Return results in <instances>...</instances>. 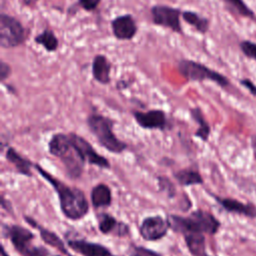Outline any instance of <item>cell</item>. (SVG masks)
Instances as JSON below:
<instances>
[{
  "instance_id": "cell-35",
  "label": "cell",
  "mask_w": 256,
  "mask_h": 256,
  "mask_svg": "<svg viewBox=\"0 0 256 256\" xmlns=\"http://www.w3.org/2000/svg\"><path fill=\"white\" fill-rule=\"evenodd\" d=\"M55 256H59V255H55Z\"/></svg>"
},
{
  "instance_id": "cell-25",
  "label": "cell",
  "mask_w": 256,
  "mask_h": 256,
  "mask_svg": "<svg viewBox=\"0 0 256 256\" xmlns=\"http://www.w3.org/2000/svg\"><path fill=\"white\" fill-rule=\"evenodd\" d=\"M226 9L233 15L240 16L243 18H249V19H256V15L249 8V6L243 1V0H221Z\"/></svg>"
},
{
  "instance_id": "cell-5",
  "label": "cell",
  "mask_w": 256,
  "mask_h": 256,
  "mask_svg": "<svg viewBox=\"0 0 256 256\" xmlns=\"http://www.w3.org/2000/svg\"><path fill=\"white\" fill-rule=\"evenodd\" d=\"M2 234L22 256H55L51 255L45 247L34 245L35 234L21 225L4 224L2 226Z\"/></svg>"
},
{
  "instance_id": "cell-30",
  "label": "cell",
  "mask_w": 256,
  "mask_h": 256,
  "mask_svg": "<svg viewBox=\"0 0 256 256\" xmlns=\"http://www.w3.org/2000/svg\"><path fill=\"white\" fill-rule=\"evenodd\" d=\"M12 68L8 62L0 60V81L3 83L6 79L11 76Z\"/></svg>"
},
{
  "instance_id": "cell-6",
  "label": "cell",
  "mask_w": 256,
  "mask_h": 256,
  "mask_svg": "<svg viewBox=\"0 0 256 256\" xmlns=\"http://www.w3.org/2000/svg\"><path fill=\"white\" fill-rule=\"evenodd\" d=\"M177 69L179 74L188 81H211L222 88H226L230 85V81L225 75L195 60L180 59L177 63Z\"/></svg>"
},
{
  "instance_id": "cell-34",
  "label": "cell",
  "mask_w": 256,
  "mask_h": 256,
  "mask_svg": "<svg viewBox=\"0 0 256 256\" xmlns=\"http://www.w3.org/2000/svg\"><path fill=\"white\" fill-rule=\"evenodd\" d=\"M40 0H21L22 4L26 7H34Z\"/></svg>"
},
{
  "instance_id": "cell-18",
  "label": "cell",
  "mask_w": 256,
  "mask_h": 256,
  "mask_svg": "<svg viewBox=\"0 0 256 256\" xmlns=\"http://www.w3.org/2000/svg\"><path fill=\"white\" fill-rule=\"evenodd\" d=\"M90 200L94 208H108L112 203V191L107 184L95 185L90 193Z\"/></svg>"
},
{
  "instance_id": "cell-7",
  "label": "cell",
  "mask_w": 256,
  "mask_h": 256,
  "mask_svg": "<svg viewBox=\"0 0 256 256\" xmlns=\"http://www.w3.org/2000/svg\"><path fill=\"white\" fill-rule=\"evenodd\" d=\"M27 38L26 28L16 17L2 12L0 14V46L12 49L24 44Z\"/></svg>"
},
{
  "instance_id": "cell-24",
  "label": "cell",
  "mask_w": 256,
  "mask_h": 256,
  "mask_svg": "<svg viewBox=\"0 0 256 256\" xmlns=\"http://www.w3.org/2000/svg\"><path fill=\"white\" fill-rule=\"evenodd\" d=\"M34 42L38 45H41L45 49V51L49 53H53L57 51L59 47L58 37L49 28H45L41 33L37 34L34 37Z\"/></svg>"
},
{
  "instance_id": "cell-22",
  "label": "cell",
  "mask_w": 256,
  "mask_h": 256,
  "mask_svg": "<svg viewBox=\"0 0 256 256\" xmlns=\"http://www.w3.org/2000/svg\"><path fill=\"white\" fill-rule=\"evenodd\" d=\"M184 240L192 256H211L207 253L204 234H187L184 235Z\"/></svg>"
},
{
  "instance_id": "cell-8",
  "label": "cell",
  "mask_w": 256,
  "mask_h": 256,
  "mask_svg": "<svg viewBox=\"0 0 256 256\" xmlns=\"http://www.w3.org/2000/svg\"><path fill=\"white\" fill-rule=\"evenodd\" d=\"M152 23L156 26L170 29L172 32L183 35L181 24L182 10L166 4H155L150 8Z\"/></svg>"
},
{
  "instance_id": "cell-27",
  "label": "cell",
  "mask_w": 256,
  "mask_h": 256,
  "mask_svg": "<svg viewBox=\"0 0 256 256\" xmlns=\"http://www.w3.org/2000/svg\"><path fill=\"white\" fill-rule=\"evenodd\" d=\"M127 254H128V256H163L160 253H158L152 249H149V248H146L143 246L134 245V244L130 245V247L127 251Z\"/></svg>"
},
{
  "instance_id": "cell-21",
  "label": "cell",
  "mask_w": 256,
  "mask_h": 256,
  "mask_svg": "<svg viewBox=\"0 0 256 256\" xmlns=\"http://www.w3.org/2000/svg\"><path fill=\"white\" fill-rule=\"evenodd\" d=\"M191 118L197 123L198 128L196 130V132L194 133L195 137L200 138L203 142H207L211 133V127L208 123V121L206 120L202 110L199 107H194L191 108L189 110Z\"/></svg>"
},
{
  "instance_id": "cell-33",
  "label": "cell",
  "mask_w": 256,
  "mask_h": 256,
  "mask_svg": "<svg viewBox=\"0 0 256 256\" xmlns=\"http://www.w3.org/2000/svg\"><path fill=\"white\" fill-rule=\"evenodd\" d=\"M251 149H252V153H253V156H254V159L256 160V135H253L251 137Z\"/></svg>"
},
{
  "instance_id": "cell-3",
  "label": "cell",
  "mask_w": 256,
  "mask_h": 256,
  "mask_svg": "<svg viewBox=\"0 0 256 256\" xmlns=\"http://www.w3.org/2000/svg\"><path fill=\"white\" fill-rule=\"evenodd\" d=\"M170 229L173 232L187 234H208L215 235L220 227V221L209 211L197 209L188 216L169 214L167 216Z\"/></svg>"
},
{
  "instance_id": "cell-14",
  "label": "cell",
  "mask_w": 256,
  "mask_h": 256,
  "mask_svg": "<svg viewBox=\"0 0 256 256\" xmlns=\"http://www.w3.org/2000/svg\"><path fill=\"white\" fill-rule=\"evenodd\" d=\"M96 218L98 229L102 234L124 237L129 233V226L122 221H118L113 215L109 213L100 212L96 215Z\"/></svg>"
},
{
  "instance_id": "cell-17",
  "label": "cell",
  "mask_w": 256,
  "mask_h": 256,
  "mask_svg": "<svg viewBox=\"0 0 256 256\" xmlns=\"http://www.w3.org/2000/svg\"><path fill=\"white\" fill-rule=\"evenodd\" d=\"M112 63L104 54H96L93 57L91 65V73L93 79L102 85L111 82Z\"/></svg>"
},
{
  "instance_id": "cell-32",
  "label": "cell",
  "mask_w": 256,
  "mask_h": 256,
  "mask_svg": "<svg viewBox=\"0 0 256 256\" xmlns=\"http://www.w3.org/2000/svg\"><path fill=\"white\" fill-rule=\"evenodd\" d=\"M133 80H126V79H119L116 82V88L118 90H125L128 89L132 84H133Z\"/></svg>"
},
{
  "instance_id": "cell-1",
  "label": "cell",
  "mask_w": 256,
  "mask_h": 256,
  "mask_svg": "<svg viewBox=\"0 0 256 256\" xmlns=\"http://www.w3.org/2000/svg\"><path fill=\"white\" fill-rule=\"evenodd\" d=\"M34 168L54 188L58 195L61 212L67 219L78 221L88 214L89 204L86 195L82 190L62 182L39 164H34Z\"/></svg>"
},
{
  "instance_id": "cell-23",
  "label": "cell",
  "mask_w": 256,
  "mask_h": 256,
  "mask_svg": "<svg viewBox=\"0 0 256 256\" xmlns=\"http://www.w3.org/2000/svg\"><path fill=\"white\" fill-rule=\"evenodd\" d=\"M173 176L179 183V185L188 187L193 185L203 184L204 180L199 171L193 168H184L173 173Z\"/></svg>"
},
{
  "instance_id": "cell-20",
  "label": "cell",
  "mask_w": 256,
  "mask_h": 256,
  "mask_svg": "<svg viewBox=\"0 0 256 256\" xmlns=\"http://www.w3.org/2000/svg\"><path fill=\"white\" fill-rule=\"evenodd\" d=\"M182 19L202 35L206 34L210 28V20L192 10L182 11Z\"/></svg>"
},
{
  "instance_id": "cell-9",
  "label": "cell",
  "mask_w": 256,
  "mask_h": 256,
  "mask_svg": "<svg viewBox=\"0 0 256 256\" xmlns=\"http://www.w3.org/2000/svg\"><path fill=\"white\" fill-rule=\"evenodd\" d=\"M170 225L167 218L161 215H152L145 217L140 226V236L146 241H157L166 236Z\"/></svg>"
},
{
  "instance_id": "cell-10",
  "label": "cell",
  "mask_w": 256,
  "mask_h": 256,
  "mask_svg": "<svg viewBox=\"0 0 256 256\" xmlns=\"http://www.w3.org/2000/svg\"><path fill=\"white\" fill-rule=\"evenodd\" d=\"M133 117L137 124L144 129L165 131L169 128V121L165 111L152 109L148 111H133Z\"/></svg>"
},
{
  "instance_id": "cell-26",
  "label": "cell",
  "mask_w": 256,
  "mask_h": 256,
  "mask_svg": "<svg viewBox=\"0 0 256 256\" xmlns=\"http://www.w3.org/2000/svg\"><path fill=\"white\" fill-rule=\"evenodd\" d=\"M157 179H158L157 181H158V185H159V190L166 193V195L168 197L173 198L176 194V189H175L173 182L165 176H159Z\"/></svg>"
},
{
  "instance_id": "cell-31",
  "label": "cell",
  "mask_w": 256,
  "mask_h": 256,
  "mask_svg": "<svg viewBox=\"0 0 256 256\" xmlns=\"http://www.w3.org/2000/svg\"><path fill=\"white\" fill-rule=\"evenodd\" d=\"M240 84L244 86L253 96L256 97V84H254L250 79L243 78L240 80Z\"/></svg>"
},
{
  "instance_id": "cell-12",
  "label": "cell",
  "mask_w": 256,
  "mask_h": 256,
  "mask_svg": "<svg viewBox=\"0 0 256 256\" xmlns=\"http://www.w3.org/2000/svg\"><path fill=\"white\" fill-rule=\"evenodd\" d=\"M211 197L218 203V205L227 213L244 216L250 219L256 218V205L252 202L244 203L238 199L230 197H220L216 194L209 193Z\"/></svg>"
},
{
  "instance_id": "cell-4",
  "label": "cell",
  "mask_w": 256,
  "mask_h": 256,
  "mask_svg": "<svg viewBox=\"0 0 256 256\" xmlns=\"http://www.w3.org/2000/svg\"><path fill=\"white\" fill-rule=\"evenodd\" d=\"M87 126L95 136L98 143L107 151L120 154L127 149V144L120 140L114 133V121L107 116L92 113L86 119Z\"/></svg>"
},
{
  "instance_id": "cell-19",
  "label": "cell",
  "mask_w": 256,
  "mask_h": 256,
  "mask_svg": "<svg viewBox=\"0 0 256 256\" xmlns=\"http://www.w3.org/2000/svg\"><path fill=\"white\" fill-rule=\"evenodd\" d=\"M5 158L8 162H10L16 168L19 174L28 176V177L32 176L31 168L34 167V164L27 158L23 157L13 147H7Z\"/></svg>"
},
{
  "instance_id": "cell-28",
  "label": "cell",
  "mask_w": 256,
  "mask_h": 256,
  "mask_svg": "<svg viewBox=\"0 0 256 256\" xmlns=\"http://www.w3.org/2000/svg\"><path fill=\"white\" fill-rule=\"evenodd\" d=\"M240 50L242 53L250 59H253L256 61V43L249 41V40H243L239 44Z\"/></svg>"
},
{
  "instance_id": "cell-13",
  "label": "cell",
  "mask_w": 256,
  "mask_h": 256,
  "mask_svg": "<svg viewBox=\"0 0 256 256\" xmlns=\"http://www.w3.org/2000/svg\"><path fill=\"white\" fill-rule=\"evenodd\" d=\"M69 135H70L72 141L74 142V144L80 150V152L86 162H88L91 165L102 168V169H110L111 168V164H110L109 160L106 159L101 154H99L93 148V146L88 141H86L82 136H80L74 132H70Z\"/></svg>"
},
{
  "instance_id": "cell-2",
  "label": "cell",
  "mask_w": 256,
  "mask_h": 256,
  "mask_svg": "<svg viewBox=\"0 0 256 256\" xmlns=\"http://www.w3.org/2000/svg\"><path fill=\"white\" fill-rule=\"evenodd\" d=\"M48 150L51 155L61 161L70 179L81 177L86 161L78 147L72 141L69 133L53 134L48 142Z\"/></svg>"
},
{
  "instance_id": "cell-15",
  "label": "cell",
  "mask_w": 256,
  "mask_h": 256,
  "mask_svg": "<svg viewBox=\"0 0 256 256\" xmlns=\"http://www.w3.org/2000/svg\"><path fill=\"white\" fill-rule=\"evenodd\" d=\"M67 245L82 256H116L106 246L84 239L68 240Z\"/></svg>"
},
{
  "instance_id": "cell-16",
  "label": "cell",
  "mask_w": 256,
  "mask_h": 256,
  "mask_svg": "<svg viewBox=\"0 0 256 256\" xmlns=\"http://www.w3.org/2000/svg\"><path fill=\"white\" fill-rule=\"evenodd\" d=\"M24 219L25 221L30 225L32 226L33 228L37 229L39 231V234H40V237L42 239V241L46 244H48L49 246L53 247V248H56L59 252H61L62 254H64L65 256H72L68 249L66 248L65 246V243L64 241L53 231L49 230V229H46L45 227L39 225L33 218L31 217H28V216H24Z\"/></svg>"
},
{
  "instance_id": "cell-11",
  "label": "cell",
  "mask_w": 256,
  "mask_h": 256,
  "mask_svg": "<svg viewBox=\"0 0 256 256\" xmlns=\"http://www.w3.org/2000/svg\"><path fill=\"white\" fill-rule=\"evenodd\" d=\"M110 26L113 36L120 41H130L138 32L137 22L130 13L116 16L110 21Z\"/></svg>"
},
{
  "instance_id": "cell-29",
  "label": "cell",
  "mask_w": 256,
  "mask_h": 256,
  "mask_svg": "<svg viewBox=\"0 0 256 256\" xmlns=\"http://www.w3.org/2000/svg\"><path fill=\"white\" fill-rule=\"evenodd\" d=\"M102 0H77V5L87 12H93L97 10Z\"/></svg>"
}]
</instances>
